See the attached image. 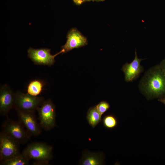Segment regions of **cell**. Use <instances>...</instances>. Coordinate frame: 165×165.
I'll list each match as a JSON object with an SVG mask.
<instances>
[{"label": "cell", "instance_id": "16", "mask_svg": "<svg viewBox=\"0 0 165 165\" xmlns=\"http://www.w3.org/2000/svg\"><path fill=\"white\" fill-rule=\"evenodd\" d=\"M103 122L105 127L109 129L115 127L118 123L117 119L112 115H108L105 116L103 119Z\"/></svg>", "mask_w": 165, "mask_h": 165}, {"label": "cell", "instance_id": "17", "mask_svg": "<svg viewBox=\"0 0 165 165\" xmlns=\"http://www.w3.org/2000/svg\"><path fill=\"white\" fill-rule=\"evenodd\" d=\"M96 107L98 112L102 116L109 108L110 105L107 102L102 101L96 105Z\"/></svg>", "mask_w": 165, "mask_h": 165}, {"label": "cell", "instance_id": "6", "mask_svg": "<svg viewBox=\"0 0 165 165\" xmlns=\"http://www.w3.org/2000/svg\"><path fill=\"white\" fill-rule=\"evenodd\" d=\"M2 131L17 141L20 144L27 142L31 135L19 121L7 119L2 126Z\"/></svg>", "mask_w": 165, "mask_h": 165}, {"label": "cell", "instance_id": "1", "mask_svg": "<svg viewBox=\"0 0 165 165\" xmlns=\"http://www.w3.org/2000/svg\"><path fill=\"white\" fill-rule=\"evenodd\" d=\"M139 88L148 98L165 97V75L160 64L145 72L139 82Z\"/></svg>", "mask_w": 165, "mask_h": 165}, {"label": "cell", "instance_id": "10", "mask_svg": "<svg viewBox=\"0 0 165 165\" xmlns=\"http://www.w3.org/2000/svg\"><path fill=\"white\" fill-rule=\"evenodd\" d=\"M135 53V57L132 61L130 63H126L122 68L125 79L127 82L132 81L136 79L144 71V68L140 63L145 59L138 57L136 49Z\"/></svg>", "mask_w": 165, "mask_h": 165}, {"label": "cell", "instance_id": "3", "mask_svg": "<svg viewBox=\"0 0 165 165\" xmlns=\"http://www.w3.org/2000/svg\"><path fill=\"white\" fill-rule=\"evenodd\" d=\"M17 141L2 131L0 133V164L20 153Z\"/></svg>", "mask_w": 165, "mask_h": 165}, {"label": "cell", "instance_id": "20", "mask_svg": "<svg viewBox=\"0 0 165 165\" xmlns=\"http://www.w3.org/2000/svg\"><path fill=\"white\" fill-rule=\"evenodd\" d=\"M158 101L163 103L165 105V97L159 99Z\"/></svg>", "mask_w": 165, "mask_h": 165}, {"label": "cell", "instance_id": "5", "mask_svg": "<svg viewBox=\"0 0 165 165\" xmlns=\"http://www.w3.org/2000/svg\"><path fill=\"white\" fill-rule=\"evenodd\" d=\"M37 110L41 128L47 131L53 128L55 125L56 115L55 106L52 100H45Z\"/></svg>", "mask_w": 165, "mask_h": 165}, {"label": "cell", "instance_id": "7", "mask_svg": "<svg viewBox=\"0 0 165 165\" xmlns=\"http://www.w3.org/2000/svg\"><path fill=\"white\" fill-rule=\"evenodd\" d=\"M50 49L46 48L35 49L30 48L28 50V56L36 64L50 66L53 65L55 62V57L64 52L61 50L60 52L52 55L50 53Z\"/></svg>", "mask_w": 165, "mask_h": 165}, {"label": "cell", "instance_id": "2", "mask_svg": "<svg viewBox=\"0 0 165 165\" xmlns=\"http://www.w3.org/2000/svg\"><path fill=\"white\" fill-rule=\"evenodd\" d=\"M53 147L45 143L34 142L28 145L22 153L35 165L47 164L53 156Z\"/></svg>", "mask_w": 165, "mask_h": 165}, {"label": "cell", "instance_id": "4", "mask_svg": "<svg viewBox=\"0 0 165 165\" xmlns=\"http://www.w3.org/2000/svg\"><path fill=\"white\" fill-rule=\"evenodd\" d=\"M44 101L43 97L33 96L27 93L17 91L15 93L13 108L16 111L35 112Z\"/></svg>", "mask_w": 165, "mask_h": 165}, {"label": "cell", "instance_id": "9", "mask_svg": "<svg viewBox=\"0 0 165 165\" xmlns=\"http://www.w3.org/2000/svg\"><path fill=\"white\" fill-rule=\"evenodd\" d=\"M15 93L7 84H4L0 90V114L7 116L10 110L13 108Z\"/></svg>", "mask_w": 165, "mask_h": 165}, {"label": "cell", "instance_id": "19", "mask_svg": "<svg viewBox=\"0 0 165 165\" xmlns=\"http://www.w3.org/2000/svg\"><path fill=\"white\" fill-rule=\"evenodd\" d=\"M160 65L165 75V57L160 63Z\"/></svg>", "mask_w": 165, "mask_h": 165}, {"label": "cell", "instance_id": "8", "mask_svg": "<svg viewBox=\"0 0 165 165\" xmlns=\"http://www.w3.org/2000/svg\"><path fill=\"white\" fill-rule=\"evenodd\" d=\"M19 121L31 136H36L41 133V127L38 123L34 111H17Z\"/></svg>", "mask_w": 165, "mask_h": 165}, {"label": "cell", "instance_id": "11", "mask_svg": "<svg viewBox=\"0 0 165 165\" xmlns=\"http://www.w3.org/2000/svg\"><path fill=\"white\" fill-rule=\"evenodd\" d=\"M65 44L62 47L63 53H66L74 48L84 46L87 44L86 37L77 29H71L68 33Z\"/></svg>", "mask_w": 165, "mask_h": 165}, {"label": "cell", "instance_id": "18", "mask_svg": "<svg viewBox=\"0 0 165 165\" xmlns=\"http://www.w3.org/2000/svg\"><path fill=\"white\" fill-rule=\"evenodd\" d=\"M105 0H73L74 3L77 5H80L83 2L87 1H103Z\"/></svg>", "mask_w": 165, "mask_h": 165}, {"label": "cell", "instance_id": "12", "mask_svg": "<svg viewBox=\"0 0 165 165\" xmlns=\"http://www.w3.org/2000/svg\"><path fill=\"white\" fill-rule=\"evenodd\" d=\"M103 163L102 156L100 153L86 152L80 163L82 165H100Z\"/></svg>", "mask_w": 165, "mask_h": 165}, {"label": "cell", "instance_id": "13", "mask_svg": "<svg viewBox=\"0 0 165 165\" xmlns=\"http://www.w3.org/2000/svg\"><path fill=\"white\" fill-rule=\"evenodd\" d=\"M45 85V82L42 80H32L29 83L27 86V93L32 96H36L42 92Z\"/></svg>", "mask_w": 165, "mask_h": 165}, {"label": "cell", "instance_id": "15", "mask_svg": "<svg viewBox=\"0 0 165 165\" xmlns=\"http://www.w3.org/2000/svg\"><path fill=\"white\" fill-rule=\"evenodd\" d=\"M30 160L22 152L19 155L0 163L2 165H27Z\"/></svg>", "mask_w": 165, "mask_h": 165}, {"label": "cell", "instance_id": "14", "mask_svg": "<svg viewBox=\"0 0 165 165\" xmlns=\"http://www.w3.org/2000/svg\"><path fill=\"white\" fill-rule=\"evenodd\" d=\"M101 116L95 106L89 109L86 117L89 124L94 128L101 121Z\"/></svg>", "mask_w": 165, "mask_h": 165}]
</instances>
